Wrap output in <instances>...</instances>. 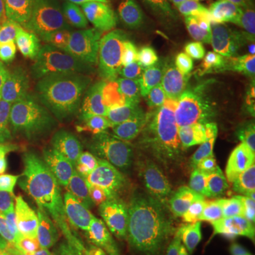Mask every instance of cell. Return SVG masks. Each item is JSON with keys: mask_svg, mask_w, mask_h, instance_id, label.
<instances>
[{"mask_svg": "<svg viewBox=\"0 0 255 255\" xmlns=\"http://www.w3.org/2000/svg\"><path fill=\"white\" fill-rule=\"evenodd\" d=\"M0 47H1V44H0Z\"/></svg>", "mask_w": 255, "mask_h": 255, "instance_id": "obj_28", "label": "cell"}, {"mask_svg": "<svg viewBox=\"0 0 255 255\" xmlns=\"http://www.w3.org/2000/svg\"><path fill=\"white\" fill-rule=\"evenodd\" d=\"M30 84L47 114L63 119L71 118L82 95L80 78L71 68L44 54L34 67Z\"/></svg>", "mask_w": 255, "mask_h": 255, "instance_id": "obj_11", "label": "cell"}, {"mask_svg": "<svg viewBox=\"0 0 255 255\" xmlns=\"http://www.w3.org/2000/svg\"><path fill=\"white\" fill-rule=\"evenodd\" d=\"M33 94L27 82L0 90V122L11 127L26 122L31 112Z\"/></svg>", "mask_w": 255, "mask_h": 255, "instance_id": "obj_18", "label": "cell"}, {"mask_svg": "<svg viewBox=\"0 0 255 255\" xmlns=\"http://www.w3.org/2000/svg\"><path fill=\"white\" fill-rule=\"evenodd\" d=\"M44 55L43 50L27 41L10 38L0 47V90L30 82L34 67Z\"/></svg>", "mask_w": 255, "mask_h": 255, "instance_id": "obj_15", "label": "cell"}, {"mask_svg": "<svg viewBox=\"0 0 255 255\" xmlns=\"http://www.w3.org/2000/svg\"><path fill=\"white\" fill-rule=\"evenodd\" d=\"M231 162L234 164L237 176L244 189L253 197L255 203V157L246 155H236Z\"/></svg>", "mask_w": 255, "mask_h": 255, "instance_id": "obj_22", "label": "cell"}, {"mask_svg": "<svg viewBox=\"0 0 255 255\" xmlns=\"http://www.w3.org/2000/svg\"><path fill=\"white\" fill-rule=\"evenodd\" d=\"M115 240L64 187L23 209L20 255H112Z\"/></svg>", "mask_w": 255, "mask_h": 255, "instance_id": "obj_4", "label": "cell"}, {"mask_svg": "<svg viewBox=\"0 0 255 255\" xmlns=\"http://www.w3.org/2000/svg\"><path fill=\"white\" fill-rule=\"evenodd\" d=\"M176 44L204 65L220 63L233 53L236 33L217 7L204 4H174L162 10Z\"/></svg>", "mask_w": 255, "mask_h": 255, "instance_id": "obj_7", "label": "cell"}, {"mask_svg": "<svg viewBox=\"0 0 255 255\" xmlns=\"http://www.w3.org/2000/svg\"><path fill=\"white\" fill-rule=\"evenodd\" d=\"M238 150L243 152V155L255 157V130L254 132H248L246 136L241 137Z\"/></svg>", "mask_w": 255, "mask_h": 255, "instance_id": "obj_26", "label": "cell"}, {"mask_svg": "<svg viewBox=\"0 0 255 255\" xmlns=\"http://www.w3.org/2000/svg\"><path fill=\"white\" fill-rule=\"evenodd\" d=\"M58 177V149L48 136L33 133L18 143L3 179L1 199L24 209L54 191Z\"/></svg>", "mask_w": 255, "mask_h": 255, "instance_id": "obj_8", "label": "cell"}, {"mask_svg": "<svg viewBox=\"0 0 255 255\" xmlns=\"http://www.w3.org/2000/svg\"><path fill=\"white\" fill-rule=\"evenodd\" d=\"M224 253L217 238L209 231H183L159 238L152 255H221Z\"/></svg>", "mask_w": 255, "mask_h": 255, "instance_id": "obj_16", "label": "cell"}, {"mask_svg": "<svg viewBox=\"0 0 255 255\" xmlns=\"http://www.w3.org/2000/svg\"><path fill=\"white\" fill-rule=\"evenodd\" d=\"M210 164L211 162L204 159L180 169L174 176L164 196L157 238L183 231L213 233L216 219L210 213L204 196V180Z\"/></svg>", "mask_w": 255, "mask_h": 255, "instance_id": "obj_9", "label": "cell"}, {"mask_svg": "<svg viewBox=\"0 0 255 255\" xmlns=\"http://www.w3.org/2000/svg\"><path fill=\"white\" fill-rule=\"evenodd\" d=\"M253 65L241 58L220 61L203 74L196 105V142L210 162H228L243 137V110Z\"/></svg>", "mask_w": 255, "mask_h": 255, "instance_id": "obj_5", "label": "cell"}, {"mask_svg": "<svg viewBox=\"0 0 255 255\" xmlns=\"http://www.w3.org/2000/svg\"><path fill=\"white\" fill-rule=\"evenodd\" d=\"M204 64L190 55L145 63L132 100L164 125L189 135L196 127V105Z\"/></svg>", "mask_w": 255, "mask_h": 255, "instance_id": "obj_6", "label": "cell"}, {"mask_svg": "<svg viewBox=\"0 0 255 255\" xmlns=\"http://www.w3.org/2000/svg\"><path fill=\"white\" fill-rule=\"evenodd\" d=\"M43 53L85 80L121 58H143L129 34L118 0H67L61 33Z\"/></svg>", "mask_w": 255, "mask_h": 255, "instance_id": "obj_3", "label": "cell"}, {"mask_svg": "<svg viewBox=\"0 0 255 255\" xmlns=\"http://www.w3.org/2000/svg\"><path fill=\"white\" fill-rule=\"evenodd\" d=\"M213 234L224 251L254 243L255 210L217 220Z\"/></svg>", "mask_w": 255, "mask_h": 255, "instance_id": "obj_17", "label": "cell"}, {"mask_svg": "<svg viewBox=\"0 0 255 255\" xmlns=\"http://www.w3.org/2000/svg\"><path fill=\"white\" fill-rule=\"evenodd\" d=\"M221 255H255V241L246 246L233 248V250H227Z\"/></svg>", "mask_w": 255, "mask_h": 255, "instance_id": "obj_27", "label": "cell"}, {"mask_svg": "<svg viewBox=\"0 0 255 255\" xmlns=\"http://www.w3.org/2000/svg\"><path fill=\"white\" fill-rule=\"evenodd\" d=\"M204 196L216 223L224 217L255 210L254 200L240 182L231 160L211 162L204 180Z\"/></svg>", "mask_w": 255, "mask_h": 255, "instance_id": "obj_12", "label": "cell"}, {"mask_svg": "<svg viewBox=\"0 0 255 255\" xmlns=\"http://www.w3.org/2000/svg\"><path fill=\"white\" fill-rule=\"evenodd\" d=\"M143 65V58L115 60L98 68L85 82H88L92 88L129 102L136 91Z\"/></svg>", "mask_w": 255, "mask_h": 255, "instance_id": "obj_14", "label": "cell"}, {"mask_svg": "<svg viewBox=\"0 0 255 255\" xmlns=\"http://www.w3.org/2000/svg\"><path fill=\"white\" fill-rule=\"evenodd\" d=\"M124 17L129 34L142 53L160 58H169L176 53L173 36L155 9L130 1L124 9Z\"/></svg>", "mask_w": 255, "mask_h": 255, "instance_id": "obj_13", "label": "cell"}, {"mask_svg": "<svg viewBox=\"0 0 255 255\" xmlns=\"http://www.w3.org/2000/svg\"><path fill=\"white\" fill-rule=\"evenodd\" d=\"M237 34L247 50L255 55V0H243L236 14Z\"/></svg>", "mask_w": 255, "mask_h": 255, "instance_id": "obj_20", "label": "cell"}, {"mask_svg": "<svg viewBox=\"0 0 255 255\" xmlns=\"http://www.w3.org/2000/svg\"><path fill=\"white\" fill-rule=\"evenodd\" d=\"M23 207L0 199V255L18 254V227Z\"/></svg>", "mask_w": 255, "mask_h": 255, "instance_id": "obj_19", "label": "cell"}, {"mask_svg": "<svg viewBox=\"0 0 255 255\" xmlns=\"http://www.w3.org/2000/svg\"><path fill=\"white\" fill-rule=\"evenodd\" d=\"M183 162L179 149L163 146L100 149L75 160L68 190L115 241H140L157 226Z\"/></svg>", "mask_w": 255, "mask_h": 255, "instance_id": "obj_1", "label": "cell"}, {"mask_svg": "<svg viewBox=\"0 0 255 255\" xmlns=\"http://www.w3.org/2000/svg\"><path fill=\"white\" fill-rule=\"evenodd\" d=\"M130 1H136L140 4H145L150 9L163 10L164 7L174 6V4H204V6H213V7H219V4L223 0H130Z\"/></svg>", "mask_w": 255, "mask_h": 255, "instance_id": "obj_24", "label": "cell"}, {"mask_svg": "<svg viewBox=\"0 0 255 255\" xmlns=\"http://www.w3.org/2000/svg\"><path fill=\"white\" fill-rule=\"evenodd\" d=\"M67 0H7L14 38L41 50L54 44L63 28Z\"/></svg>", "mask_w": 255, "mask_h": 255, "instance_id": "obj_10", "label": "cell"}, {"mask_svg": "<svg viewBox=\"0 0 255 255\" xmlns=\"http://www.w3.org/2000/svg\"><path fill=\"white\" fill-rule=\"evenodd\" d=\"M61 133V152L70 160L119 146H163L179 149L189 135L164 125L125 100L91 88L82 92Z\"/></svg>", "mask_w": 255, "mask_h": 255, "instance_id": "obj_2", "label": "cell"}, {"mask_svg": "<svg viewBox=\"0 0 255 255\" xmlns=\"http://www.w3.org/2000/svg\"><path fill=\"white\" fill-rule=\"evenodd\" d=\"M17 147L18 142L11 135L9 128L0 122V199H1V186H3L4 174L17 152Z\"/></svg>", "mask_w": 255, "mask_h": 255, "instance_id": "obj_21", "label": "cell"}, {"mask_svg": "<svg viewBox=\"0 0 255 255\" xmlns=\"http://www.w3.org/2000/svg\"><path fill=\"white\" fill-rule=\"evenodd\" d=\"M243 129L247 133L255 130V80L250 81L247 85L243 110Z\"/></svg>", "mask_w": 255, "mask_h": 255, "instance_id": "obj_23", "label": "cell"}, {"mask_svg": "<svg viewBox=\"0 0 255 255\" xmlns=\"http://www.w3.org/2000/svg\"><path fill=\"white\" fill-rule=\"evenodd\" d=\"M10 38H13V34L10 31L7 0H0V44L7 43Z\"/></svg>", "mask_w": 255, "mask_h": 255, "instance_id": "obj_25", "label": "cell"}]
</instances>
